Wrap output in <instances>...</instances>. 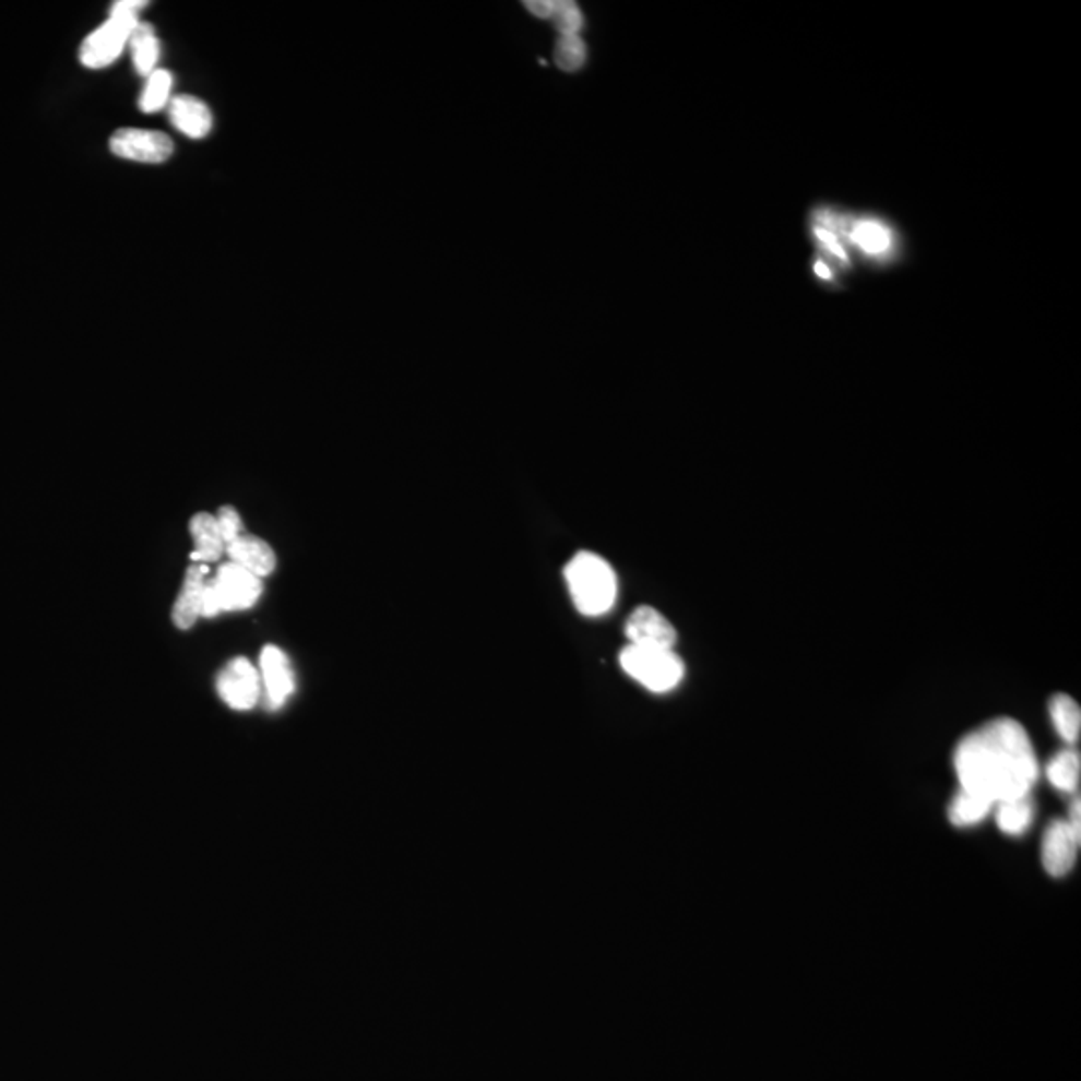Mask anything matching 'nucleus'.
Returning a JSON list of instances; mask_svg holds the SVG:
<instances>
[{
    "label": "nucleus",
    "mask_w": 1081,
    "mask_h": 1081,
    "mask_svg": "<svg viewBox=\"0 0 1081 1081\" xmlns=\"http://www.w3.org/2000/svg\"><path fill=\"white\" fill-rule=\"evenodd\" d=\"M991 811H994V805L989 801H985L973 793L961 792L960 789V793L953 797V801L949 804L948 817L955 828H973V825L982 823Z\"/></svg>",
    "instance_id": "21"
},
{
    "label": "nucleus",
    "mask_w": 1081,
    "mask_h": 1081,
    "mask_svg": "<svg viewBox=\"0 0 1081 1081\" xmlns=\"http://www.w3.org/2000/svg\"><path fill=\"white\" fill-rule=\"evenodd\" d=\"M206 571L209 569L204 565L197 563L191 565L187 575H185V583H182L179 597L173 607V623L177 625L179 629H191L194 621L201 617Z\"/></svg>",
    "instance_id": "15"
},
{
    "label": "nucleus",
    "mask_w": 1081,
    "mask_h": 1081,
    "mask_svg": "<svg viewBox=\"0 0 1081 1081\" xmlns=\"http://www.w3.org/2000/svg\"><path fill=\"white\" fill-rule=\"evenodd\" d=\"M845 240L850 252L874 264L893 263L900 252L898 230L881 216L845 215Z\"/></svg>",
    "instance_id": "5"
},
{
    "label": "nucleus",
    "mask_w": 1081,
    "mask_h": 1081,
    "mask_svg": "<svg viewBox=\"0 0 1081 1081\" xmlns=\"http://www.w3.org/2000/svg\"><path fill=\"white\" fill-rule=\"evenodd\" d=\"M261 675L269 708H283L295 691V673L283 649L264 645L261 651Z\"/></svg>",
    "instance_id": "12"
},
{
    "label": "nucleus",
    "mask_w": 1081,
    "mask_h": 1081,
    "mask_svg": "<svg viewBox=\"0 0 1081 1081\" xmlns=\"http://www.w3.org/2000/svg\"><path fill=\"white\" fill-rule=\"evenodd\" d=\"M1049 783L1064 793L1078 792L1081 777V757L1073 749L1059 751L1045 769Z\"/></svg>",
    "instance_id": "19"
},
{
    "label": "nucleus",
    "mask_w": 1081,
    "mask_h": 1081,
    "mask_svg": "<svg viewBox=\"0 0 1081 1081\" xmlns=\"http://www.w3.org/2000/svg\"><path fill=\"white\" fill-rule=\"evenodd\" d=\"M146 4L149 2L144 0H119L110 7L107 23L84 38L81 62L86 69H105L119 59L131 40L132 31L141 23L136 12Z\"/></svg>",
    "instance_id": "3"
},
{
    "label": "nucleus",
    "mask_w": 1081,
    "mask_h": 1081,
    "mask_svg": "<svg viewBox=\"0 0 1081 1081\" xmlns=\"http://www.w3.org/2000/svg\"><path fill=\"white\" fill-rule=\"evenodd\" d=\"M173 88V74L168 71L156 69L153 74H149V81L144 84L143 95L139 100V107L143 112H156L167 105Z\"/></svg>",
    "instance_id": "22"
},
{
    "label": "nucleus",
    "mask_w": 1081,
    "mask_h": 1081,
    "mask_svg": "<svg viewBox=\"0 0 1081 1081\" xmlns=\"http://www.w3.org/2000/svg\"><path fill=\"white\" fill-rule=\"evenodd\" d=\"M218 613H223L221 611V603H218V597H216L215 587H213V585H211V581H209V583H204L203 611H201V615H203V617H215Z\"/></svg>",
    "instance_id": "26"
},
{
    "label": "nucleus",
    "mask_w": 1081,
    "mask_h": 1081,
    "mask_svg": "<svg viewBox=\"0 0 1081 1081\" xmlns=\"http://www.w3.org/2000/svg\"><path fill=\"white\" fill-rule=\"evenodd\" d=\"M525 9L539 19H551L555 0H527Z\"/></svg>",
    "instance_id": "27"
},
{
    "label": "nucleus",
    "mask_w": 1081,
    "mask_h": 1081,
    "mask_svg": "<svg viewBox=\"0 0 1081 1081\" xmlns=\"http://www.w3.org/2000/svg\"><path fill=\"white\" fill-rule=\"evenodd\" d=\"M191 533L194 539L191 559L194 563H213L223 555L225 543L221 537L216 516L211 513H197L191 519Z\"/></svg>",
    "instance_id": "16"
},
{
    "label": "nucleus",
    "mask_w": 1081,
    "mask_h": 1081,
    "mask_svg": "<svg viewBox=\"0 0 1081 1081\" xmlns=\"http://www.w3.org/2000/svg\"><path fill=\"white\" fill-rule=\"evenodd\" d=\"M555 62L565 72H575L587 62V45L579 35H565L555 45Z\"/></svg>",
    "instance_id": "23"
},
{
    "label": "nucleus",
    "mask_w": 1081,
    "mask_h": 1081,
    "mask_svg": "<svg viewBox=\"0 0 1081 1081\" xmlns=\"http://www.w3.org/2000/svg\"><path fill=\"white\" fill-rule=\"evenodd\" d=\"M994 809H996L997 828L1008 835L1025 833L1032 825L1033 817H1035V807H1033L1030 795L1001 801Z\"/></svg>",
    "instance_id": "18"
},
{
    "label": "nucleus",
    "mask_w": 1081,
    "mask_h": 1081,
    "mask_svg": "<svg viewBox=\"0 0 1081 1081\" xmlns=\"http://www.w3.org/2000/svg\"><path fill=\"white\" fill-rule=\"evenodd\" d=\"M230 563L239 565L242 569L251 571L252 575L266 577L275 571V551L271 549L269 543L254 537V535H242L239 539L225 545Z\"/></svg>",
    "instance_id": "14"
},
{
    "label": "nucleus",
    "mask_w": 1081,
    "mask_h": 1081,
    "mask_svg": "<svg viewBox=\"0 0 1081 1081\" xmlns=\"http://www.w3.org/2000/svg\"><path fill=\"white\" fill-rule=\"evenodd\" d=\"M211 585L215 587L221 611L249 609L263 593L261 579L235 563L221 565Z\"/></svg>",
    "instance_id": "7"
},
{
    "label": "nucleus",
    "mask_w": 1081,
    "mask_h": 1081,
    "mask_svg": "<svg viewBox=\"0 0 1081 1081\" xmlns=\"http://www.w3.org/2000/svg\"><path fill=\"white\" fill-rule=\"evenodd\" d=\"M216 689L228 708L247 711L254 708L261 697V677L251 661L237 657L218 673Z\"/></svg>",
    "instance_id": "8"
},
{
    "label": "nucleus",
    "mask_w": 1081,
    "mask_h": 1081,
    "mask_svg": "<svg viewBox=\"0 0 1081 1081\" xmlns=\"http://www.w3.org/2000/svg\"><path fill=\"white\" fill-rule=\"evenodd\" d=\"M953 768L961 792L996 807L1027 797L1040 777V763L1023 725L1009 717L989 721L967 733L955 747Z\"/></svg>",
    "instance_id": "1"
},
{
    "label": "nucleus",
    "mask_w": 1081,
    "mask_h": 1081,
    "mask_svg": "<svg viewBox=\"0 0 1081 1081\" xmlns=\"http://www.w3.org/2000/svg\"><path fill=\"white\" fill-rule=\"evenodd\" d=\"M216 523H218V531H221V537H223L225 545L239 539L242 525H240L239 513L233 507H221L216 513Z\"/></svg>",
    "instance_id": "25"
},
{
    "label": "nucleus",
    "mask_w": 1081,
    "mask_h": 1081,
    "mask_svg": "<svg viewBox=\"0 0 1081 1081\" xmlns=\"http://www.w3.org/2000/svg\"><path fill=\"white\" fill-rule=\"evenodd\" d=\"M565 579L577 611L585 617H599L609 611L617 599V575L611 565L595 553L581 551L565 567Z\"/></svg>",
    "instance_id": "2"
},
{
    "label": "nucleus",
    "mask_w": 1081,
    "mask_h": 1081,
    "mask_svg": "<svg viewBox=\"0 0 1081 1081\" xmlns=\"http://www.w3.org/2000/svg\"><path fill=\"white\" fill-rule=\"evenodd\" d=\"M623 672L653 693H667L681 684L684 661L673 649L627 645L619 655Z\"/></svg>",
    "instance_id": "4"
},
{
    "label": "nucleus",
    "mask_w": 1081,
    "mask_h": 1081,
    "mask_svg": "<svg viewBox=\"0 0 1081 1081\" xmlns=\"http://www.w3.org/2000/svg\"><path fill=\"white\" fill-rule=\"evenodd\" d=\"M1081 838L1076 835L1068 821H1054L1045 829L1042 841V864L1052 877L1068 876L1078 862Z\"/></svg>",
    "instance_id": "11"
},
{
    "label": "nucleus",
    "mask_w": 1081,
    "mask_h": 1081,
    "mask_svg": "<svg viewBox=\"0 0 1081 1081\" xmlns=\"http://www.w3.org/2000/svg\"><path fill=\"white\" fill-rule=\"evenodd\" d=\"M129 45L132 48V62L136 72H141L144 76L153 74L161 57V43L156 38L155 28L151 24L139 23V26L132 31Z\"/></svg>",
    "instance_id": "17"
},
{
    "label": "nucleus",
    "mask_w": 1081,
    "mask_h": 1081,
    "mask_svg": "<svg viewBox=\"0 0 1081 1081\" xmlns=\"http://www.w3.org/2000/svg\"><path fill=\"white\" fill-rule=\"evenodd\" d=\"M168 117L173 127L189 139H203L213 129V115L197 96L179 95L170 98Z\"/></svg>",
    "instance_id": "13"
},
{
    "label": "nucleus",
    "mask_w": 1081,
    "mask_h": 1081,
    "mask_svg": "<svg viewBox=\"0 0 1081 1081\" xmlns=\"http://www.w3.org/2000/svg\"><path fill=\"white\" fill-rule=\"evenodd\" d=\"M1049 715H1052L1056 732L1061 735L1064 741L1076 744L1080 739L1081 709L1076 699L1064 696V693L1052 697V701H1049Z\"/></svg>",
    "instance_id": "20"
},
{
    "label": "nucleus",
    "mask_w": 1081,
    "mask_h": 1081,
    "mask_svg": "<svg viewBox=\"0 0 1081 1081\" xmlns=\"http://www.w3.org/2000/svg\"><path fill=\"white\" fill-rule=\"evenodd\" d=\"M110 151L120 158L158 165L173 155V141L167 134L143 129H120L110 136Z\"/></svg>",
    "instance_id": "9"
},
{
    "label": "nucleus",
    "mask_w": 1081,
    "mask_h": 1081,
    "mask_svg": "<svg viewBox=\"0 0 1081 1081\" xmlns=\"http://www.w3.org/2000/svg\"><path fill=\"white\" fill-rule=\"evenodd\" d=\"M813 271H816L817 278L823 281V283H833L838 278V271L831 264L821 261V259L813 261Z\"/></svg>",
    "instance_id": "28"
},
{
    "label": "nucleus",
    "mask_w": 1081,
    "mask_h": 1081,
    "mask_svg": "<svg viewBox=\"0 0 1081 1081\" xmlns=\"http://www.w3.org/2000/svg\"><path fill=\"white\" fill-rule=\"evenodd\" d=\"M549 21L555 24V28L561 33V36L579 35V31L585 24V16H583V12H581L577 2H571V0H555V9H553Z\"/></svg>",
    "instance_id": "24"
},
{
    "label": "nucleus",
    "mask_w": 1081,
    "mask_h": 1081,
    "mask_svg": "<svg viewBox=\"0 0 1081 1081\" xmlns=\"http://www.w3.org/2000/svg\"><path fill=\"white\" fill-rule=\"evenodd\" d=\"M625 635L629 639V645L637 648L673 649L677 643V631L672 621L649 605H641L629 615Z\"/></svg>",
    "instance_id": "10"
},
{
    "label": "nucleus",
    "mask_w": 1081,
    "mask_h": 1081,
    "mask_svg": "<svg viewBox=\"0 0 1081 1081\" xmlns=\"http://www.w3.org/2000/svg\"><path fill=\"white\" fill-rule=\"evenodd\" d=\"M809 230L819 251L817 259L831 264L835 271L852 266L853 257L845 240V215L833 206H817Z\"/></svg>",
    "instance_id": "6"
}]
</instances>
